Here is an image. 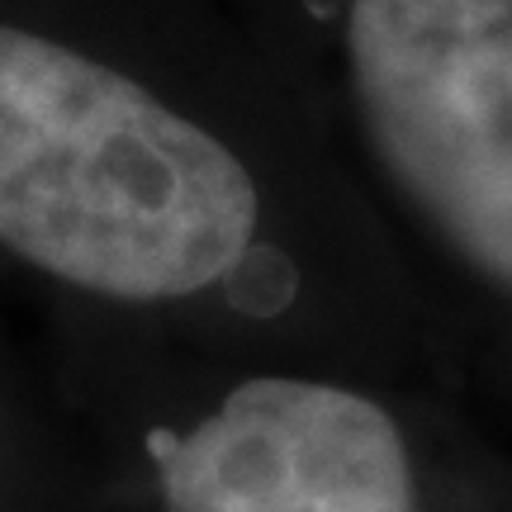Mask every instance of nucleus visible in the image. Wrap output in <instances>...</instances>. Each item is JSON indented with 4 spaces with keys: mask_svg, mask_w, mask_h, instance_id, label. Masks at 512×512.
Listing matches in <instances>:
<instances>
[{
    "mask_svg": "<svg viewBox=\"0 0 512 512\" xmlns=\"http://www.w3.org/2000/svg\"><path fill=\"white\" fill-rule=\"evenodd\" d=\"M347 53L384 171L512 290V0H351Z\"/></svg>",
    "mask_w": 512,
    "mask_h": 512,
    "instance_id": "obj_2",
    "label": "nucleus"
},
{
    "mask_svg": "<svg viewBox=\"0 0 512 512\" xmlns=\"http://www.w3.org/2000/svg\"><path fill=\"white\" fill-rule=\"evenodd\" d=\"M166 512H418L413 465L375 399L313 380H247L171 441Z\"/></svg>",
    "mask_w": 512,
    "mask_h": 512,
    "instance_id": "obj_3",
    "label": "nucleus"
},
{
    "mask_svg": "<svg viewBox=\"0 0 512 512\" xmlns=\"http://www.w3.org/2000/svg\"><path fill=\"white\" fill-rule=\"evenodd\" d=\"M256 185L228 147L95 57L0 24V247L110 299H185L242 266Z\"/></svg>",
    "mask_w": 512,
    "mask_h": 512,
    "instance_id": "obj_1",
    "label": "nucleus"
}]
</instances>
